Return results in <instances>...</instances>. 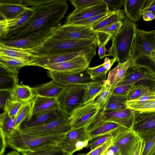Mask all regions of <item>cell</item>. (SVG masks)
Returning <instances> with one entry per match:
<instances>
[{
	"instance_id": "12",
	"label": "cell",
	"mask_w": 155,
	"mask_h": 155,
	"mask_svg": "<svg viewBox=\"0 0 155 155\" xmlns=\"http://www.w3.org/2000/svg\"><path fill=\"white\" fill-rule=\"evenodd\" d=\"M52 37L62 39H93L96 38L95 32L91 27L66 23L55 28Z\"/></svg>"
},
{
	"instance_id": "62",
	"label": "cell",
	"mask_w": 155,
	"mask_h": 155,
	"mask_svg": "<svg viewBox=\"0 0 155 155\" xmlns=\"http://www.w3.org/2000/svg\"><path fill=\"white\" fill-rule=\"evenodd\" d=\"M152 155H155V150Z\"/></svg>"
},
{
	"instance_id": "23",
	"label": "cell",
	"mask_w": 155,
	"mask_h": 155,
	"mask_svg": "<svg viewBox=\"0 0 155 155\" xmlns=\"http://www.w3.org/2000/svg\"><path fill=\"white\" fill-rule=\"evenodd\" d=\"M27 8L21 0H1L0 1V15L5 20L15 18Z\"/></svg>"
},
{
	"instance_id": "11",
	"label": "cell",
	"mask_w": 155,
	"mask_h": 155,
	"mask_svg": "<svg viewBox=\"0 0 155 155\" xmlns=\"http://www.w3.org/2000/svg\"><path fill=\"white\" fill-rule=\"evenodd\" d=\"M54 28L35 32L19 39L1 40L0 42L7 46L27 50H31L40 46L46 40L53 35L52 31Z\"/></svg>"
},
{
	"instance_id": "7",
	"label": "cell",
	"mask_w": 155,
	"mask_h": 155,
	"mask_svg": "<svg viewBox=\"0 0 155 155\" xmlns=\"http://www.w3.org/2000/svg\"><path fill=\"white\" fill-rule=\"evenodd\" d=\"M86 85L66 86L57 98L60 107L66 114L70 115L76 109L82 106Z\"/></svg>"
},
{
	"instance_id": "39",
	"label": "cell",
	"mask_w": 155,
	"mask_h": 155,
	"mask_svg": "<svg viewBox=\"0 0 155 155\" xmlns=\"http://www.w3.org/2000/svg\"><path fill=\"white\" fill-rule=\"evenodd\" d=\"M33 100L24 103L19 110L15 117L16 129H20L22 123L30 114L33 105Z\"/></svg>"
},
{
	"instance_id": "21",
	"label": "cell",
	"mask_w": 155,
	"mask_h": 155,
	"mask_svg": "<svg viewBox=\"0 0 155 155\" xmlns=\"http://www.w3.org/2000/svg\"><path fill=\"white\" fill-rule=\"evenodd\" d=\"M33 101L31 112L26 120L51 110L61 108L56 98L36 95Z\"/></svg>"
},
{
	"instance_id": "50",
	"label": "cell",
	"mask_w": 155,
	"mask_h": 155,
	"mask_svg": "<svg viewBox=\"0 0 155 155\" xmlns=\"http://www.w3.org/2000/svg\"><path fill=\"white\" fill-rule=\"evenodd\" d=\"M106 4L109 11L115 12L120 10L124 0H103Z\"/></svg>"
},
{
	"instance_id": "38",
	"label": "cell",
	"mask_w": 155,
	"mask_h": 155,
	"mask_svg": "<svg viewBox=\"0 0 155 155\" xmlns=\"http://www.w3.org/2000/svg\"><path fill=\"white\" fill-rule=\"evenodd\" d=\"M113 91L110 87L104 82V85L94 100L95 103L97 104L100 107L101 110H104L111 96Z\"/></svg>"
},
{
	"instance_id": "18",
	"label": "cell",
	"mask_w": 155,
	"mask_h": 155,
	"mask_svg": "<svg viewBox=\"0 0 155 155\" xmlns=\"http://www.w3.org/2000/svg\"><path fill=\"white\" fill-rule=\"evenodd\" d=\"M131 129L137 136L155 131V111H136Z\"/></svg>"
},
{
	"instance_id": "34",
	"label": "cell",
	"mask_w": 155,
	"mask_h": 155,
	"mask_svg": "<svg viewBox=\"0 0 155 155\" xmlns=\"http://www.w3.org/2000/svg\"><path fill=\"white\" fill-rule=\"evenodd\" d=\"M126 107L139 112L155 111V100L145 101H127Z\"/></svg>"
},
{
	"instance_id": "22",
	"label": "cell",
	"mask_w": 155,
	"mask_h": 155,
	"mask_svg": "<svg viewBox=\"0 0 155 155\" xmlns=\"http://www.w3.org/2000/svg\"><path fill=\"white\" fill-rule=\"evenodd\" d=\"M66 114L61 108L52 110L23 122L20 126V129L42 125L56 120Z\"/></svg>"
},
{
	"instance_id": "42",
	"label": "cell",
	"mask_w": 155,
	"mask_h": 155,
	"mask_svg": "<svg viewBox=\"0 0 155 155\" xmlns=\"http://www.w3.org/2000/svg\"><path fill=\"white\" fill-rule=\"evenodd\" d=\"M95 35L97 41L98 47V54L101 59L106 56H108V50L105 48V45L111 40V37L105 33L99 32H95Z\"/></svg>"
},
{
	"instance_id": "9",
	"label": "cell",
	"mask_w": 155,
	"mask_h": 155,
	"mask_svg": "<svg viewBox=\"0 0 155 155\" xmlns=\"http://www.w3.org/2000/svg\"><path fill=\"white\" fill-rule=\"evenodd\" d=\"M101 109L93 99L89 102L76 109L70 115L71 129L89 126L96 120Z\"/></svg>"
},
{
	"instance_id": "44",
	"label": "cell",
	"mask_w": 155,
	"mask_h": 155,
	"mask_svg": "<svg viewBox=\"0 0 155 155\" xmlns=\"http://www.w3.org/2000/svg\"><path fill=\"white\" fill-rule=\"evenodd\" d=\"M150 90L149 87L143 84H134L127 95V101L135 100Z\"/></svg>"
},
{
	"instance_id": "41",
	"label": "cell",
	"mask_w": 155,
	"mask_h": 155,
	"mask_svg": "<svg viewBox=\"0 0 155 155\" xmlns=\"http://www.w3.org/2000/svg\"><path fill=\"white\" fill-rule=\"evenodd\" d=\"M127 95L111 96L104 110L102 111H113L120 110L127 108L125 103Z\"/></svg>"
},
{
	"instance_id": "46",
	"label": "cell",
	"mask_w": 155,
	"mask_h": 155,
	"mask_svg": "<svg viewBox=\"0 0 155 155\" xmlns=\"http://www.w3.org/2000/svg\"><path fill=\"white\" fill-rule=\"evenodd\" d=\"M23 104L8 99L3 107L4 111L7 112L11 117H16L19 110Z\"/></svg>"
},
{
	"instance_id": "47",
	"label": "cell",
	"mask_w": 155,
	"mask_h": 155,
	"mask_svg": "<svg viewBox=\"0 0 155 155\" xmlns=\"http://www.w3.org/2000/svg\"><path fill=\"white\" fill-rule=\"evenodd\" d=\"M114 136V134H109L97 137L90 141L87 147L89 148L91 150H92L112 138Z\"/></svg>"
},
{
	"instance_id": "8",
	"label": "cell",
	"mask_w": 155,
	"mask_h": 155,
	"mask_svg": "<svg viewBox=\"0 0 155 155\" xmlns=\"http://www.w3.org/2000/svg\"><path fill=\"white\" fill-rule=\"evenodd\" d=\"M97 46L95 44L93 45L84 50L71 53L38 55V57L31 59L27 63V66H38L42 67L49 64L68 61L80 56L93 58L96 55Z\"/></svg>"
},
{
	"instance_id": "30",
	"label": "cell",
	"mask_w": 155,
	"mask_h": 155,
	"mask_svg": "<svg viewBox=\"0 0 155 155\" xmlns=\"http://www.w3.org/2000/svg\"><path fill=\"white\" fill-rule=\"evenodd\" d=\"M22 155H67L57 143H51L21 153Z\"/></svg>"
},
{
	"instance_id": "2",
	"label": "cell",
	"mask_w": 155,
	"mask_h": 155,
	"mask_svg": "<svg viewBox=\"0 0 155 155\" xmlns=\"http://www.w3.org/2000/svg\"><path fill=\"white\" fill-rule=\"evenodd\" d=\"M122 21L121 28L111 36L112 44L107 52L108 56L116 58L118 63L124 62L130 59L132 46L138 29L137 24L126 15Z\"/></svg>"
},
{
	"instance_id": "53",
	"label": "cell",
	"mask_w": 155,
	"mask_h": 155,
	"mask_svg": "<svg viewBox=\"0 0 155 155\" xmlns=\"http://www.w3.org/2000/svg\"><path fill=\"white\" fill-rule=\"evenodd\" d=\"M0 155H3L8 146L6 136L1 129H0Z\"/></svg>"
},
{
	"instance_id": "31",
	"label": "cell",
	"mask_w": 155,
	"mask_h": 155,
	"mask_svg": "<svg viewBox=\"0 0 155 155\" xmlns=\"http://www.w3.org/2000/svg\"><path fill=\"white\" fill-rule=\"evenodd\" d=\"M34 14V10L28 7L25 11L15 18L6 20L9 32L19 28L27 24L32 17Z\"/></svg>"
},
{
	"instance_id": "5",
	"label": "cell",
	"mask_w": 155,
	"mask_h": 155,
	"mask_svg": "<svg viewBox=\"0 0 155 155\" xmlns=\"http://www.w3.org/2000/svg\"><path fill=\"white\" fill-rule=\"evenodd\" d=\"M20 130H15L6 137V140L8 147L20 153L48 144L57 143L65 134H27L21 133Z\"/></svg>"
},
{
	"instance_id": "56",
	"label": "cell",
	"mask_w": 155,
	"mask_h": 155,
	"mask_svg": "<svg viewBox=\"0 0 155 155\" xmlns=\"http://www.w3.org/2000/svg\"><path fill=\"white\" fill-rule=\"evenodd\" d=\"M102 155H120L118 148L112 144Z\"/></svg>"
},
{
	"instance_id": "58",
	"label": "cell",
	"mask_w": 155,
	"mask_h": 155,
	"mask_svg": "<svg viewBox=\"0 0 155 155\" xmlns=\"http://www.w3.org/2000/svg\"><path fill=\"white\" fill-rule=\"evenodd\" d=\"M142 18L146 21H150L155 18V15L151 11L148 10L145 11L142 15Z\"/></svg>"
},
{
	"instance_id": "49",
	"label": "cell",
	"mask_w": 155,
	"mask_h": 155,
	"mask_svg": "<svg viewBox=\"0 0 155 155\" xmlns=\"http://www.w3.org/2000/svg\"><path fill=\"white\" fill-rule=\"evenodd\" d=\"M113 137L107 140L101 145L91 150L86 155H102L112 144Z\"/></svg>"
},
{
	"instance_id": "4",
	"label": "cell",
	"mask_w": 155,
	"mask_h": 155,
	"mask_svg": "<svg viewBox=\"0 0 155 155\" xmlns=\"http://www.w3.org/2000/svg\"><path fill=\"white\" fill-rule=\"evenodd\" d=\"M130 59L132 62L146 61L155 69V30L147 31L137 29Z\"/></svg>"
},
{
	"instance_id": "59",
	"label": "cell",
	"mask_w": 155,
	"mask_h": 155,
	"mask_svg": "<svg viewBox=\"0 0 155 155\" xmlns=\"http://www.w3.org/2000/svg\"><path fill=\"white\" fill-rule=\"evenodd\" d=\"M5 155H21L16 150L12 151Z\"/></svg>"
},
{
	"instance_id": "36",
	"label": "cell",
	"mask_w": 155,
	"mask_h": 155,
	"mask_svg": "<svg viewBox=\"0 0 155 155\" xmlns=\"http://www.w3.org/2000/svg\"><path fill=\"white\" fill-rule=\"evenodd\" d=\"M28 62L23 59L0 55V64L18 72L21 68L27 66Z\"/></svg>"
},
{
	"instance_id": "6",
	"label": "cell",
	"mask_w": 155,
	"mask_h": 155,
	"mask_svg": "<svg viewBox=\"0 0 155 155\" xmlns=\"http://www.w3.org/2000/svg\"><path fill=\"white\" fill-rule=\"evenodd\" d=\"M85 126L71 130L57 143L65 153L72 155L75 152L87 147L91 140L88 130Z\"/></svg>"
},
{
	"instance_id": "54",
	"label": "cell",
	"mask_w": 155,
	"mask_h": 155,
	"mask_svg": "<svg viewBox=\"0 0 155 155\" xmlns=\"http://www.w3.org/2000/svg\"><path fill=\"white\" fill-rule=\"evenodd\" d=\"M8 28L6 20L3 19L0 21V37L4 39L9 33Z\"/></svg>"
},
{
	"instance_id": "63",
	"label": "cell",
	"mask_w": 155,
	"mask_h": 155,
	"mask_svg": "<svg viewBox=\"0 0 155 155\" xmlns=\"http://www.w3.org/2000/svg\"><path fill=\"white\" fill-rule=\"evenodd\" d=\"M155 5V0H154V2L152 5Z\"/></svg>"
},
{
	"instance_id": "13",
	"label": "cell",
	"mask_w": 155,
	"mask_h": 155,
	"mask_svg": "<svg viewBox=\"0 0 155 155\" xmlns=\"http://www.w3.org/2000/svg\"><path fill=\"white\" fill-rule=\"evenodd\" d=\"M48 76L57 84L66 87L75 84L87 85L96 80H93L87 69L78 72L48 71Z\"/></svg>"
},
{
	"instance_id": "16",
	"label": "cell",
	"mask_w": 155,
	"mask_h": 155,
	"mask_svg": "<svg viewBox=\"0 0 155 155\" xmlns=\"http://www.w3.org/2000/svg\"><path fill=\"white\" fill-rule=\"evenodd\" d=\"M150 66L142 63L132 62L125 77L117 87L134 84L137 82L143 80L155 82V80L152 76L149 69Z\"/></svg>"
},
{
	"instance_id": "64",
	"label": "cell",
	"mask_w": 155,
	"mask_h": 155,
	"mask_svg": "<svg viewBox=\"0 0 155 155\" xmlns=\"http://www.w3.org/2000/svg\"></svg>"
},
{
	"instance_id": "27",
	"label": "cell",
	"mask_w": 155,
	"mask_h": 155,
	"mask_svg": "<svg viewBox=\"0 0 155 155\" xmlns=\"http://www.w3.org/2000/svg\"><path fill=\"white\" fill-rule=\"evenodd\" d=\"M117 61V59L115 58L110 59L106 57L103 64L95 67H89L87 69V71L93 80L104 82L107 79V73L114 64Z\"/></svg>"
},
{
	"instance_id": "28",
	"label": "cell",
	"mask_w": 155,
	"mask_h": 155,
	"mask_svg": "<svg viewBox=\"0 0 155 155\" xmlns=\"http://www.w3.org/2000/svg\"><path fill=\"white\" fill-rule=\"evenodd\" d=\"M10 93V99L24 103L32 100L35 96L32 88L27 85L17 84L11 90H8Z\"/></svg>"
},
{
	"instance_id": "35",
	"label": "cell",
	"mask_w": 155,
	"mask_h": 155,
	"mask_svg": "<svg viewBox=\"0 0 155 155\" xmlns=\"http://www.w3.org/2000/svg\"><path fill=\"white\" fill-rule=\"evenodd\" d=\"M124 9L115 12L113 14L91 27L95 32L109 26L118 21H122L125 17Z\"/></svg>"
},
{
	"instance_id": "37",
	"label": "cell",
	"mask_w": 155,
	"mask_h": 155,
	"mask_svg": "<svg viewBox=\"0 0 155 155\" xmlns=\"http://www.w3.org/2000/svg\"><path fill=\"white\" fill-rule=\"evenodd\" d=\"M0 129L3 131L6 137L15 129V117H11L4 111L0 116Z\"/></svg>"
},
{
	"instance_id": "43",
	"label": "cell",
	"mask_w": 155,
	"mask_h": 155,
	"mask_svg": "<svg viewBox=\"0 0 155 155\" xmlns=\"http://www.w3.org/2000/svg\"><path fill=\"white\" fill-rule=\"evenodd\" d=\"M17 76L0 74V91L13 89L18 84Z\"/></svg>"
},
{
	"instance_id": "19",
	"label": "cell",
	"mask_w": 155,
	"mask_h": 155,
	"mask_svg": "<svg viewBox=\"0 0 155 155\" xmlns=\"http://www.w3.org/2000/svg\"><path fill=\"white\" fill-rule=\"evenodd\" d=\"M154 0H125L123 5L126 16L131 21L139 22L143 14L148 10Z\"/></svg>"
},
{
	"instance_id": "32",
	"label": "cell",
	"mask_w": 155,
	"mask_h": 155,
	"mask_svg": "<svg viewBox=\"0 0 155 155\" xmlns=\"http://www.w3.org/2000/svg\"><path fill=\"white\" fill-rule=\"evenodd\" d=\"M137 136L143 141L140 155H152L155 150V131Z\"/></svg>"
},
{
	"instance_id": "1",
	"label": "cell",
	"mask_w": 155,
	"mask_h": 155,
	"mask_svg": "<svg viewBox=\"0 0 155 155\" xmlns=\"http://www.w3.org/2000/svg\"><path fill=\"white\" fill-rule=\"evenodd\" d=\"M22 3L34 11L28 22L16 30L10 31L4 39H19L41 30L57 27L64 17L68 5L65 0H22Z\"/></svg>"
},
{
	"instance_id": "26",
	"label": "cell",
	"mask_w": 155,
	"mask_h": 155,
	"mask_svg": "<svg viewBox=\"0 0 155 155\" xmlns=\"http://www.w3.org/2000/svg\"><path fill=\"white\" fill-rule=\"evenodd\" d=\"M65 87L57 84L52 80L47 83L32 88L36 95L57 98Z\"/></svg>"
},
{
	"instance_id": "17",
	"label": "cell",
	"mask_w": 155,
	"mask_h": 155,
	"mask_svg": "<svg viewBox=\"0 0 155 155\" xmlns=\"http://www.w3.org/2000/svg\"><path fill=\"white\" fill-rule=\"evenodd\" d=\"M139 138L131 129H125L115 135L113 144L118 149L120 155H131Z\"/></svg>"
},
{
	"instance_id": "10",
	"label": "cell",
	"mask_w": 155,
	"mask_h": 155,
	"mask_svg": "<svg viewBox=\"0 0 155 155\" xmlns=\"http://www.w3.org/2000/svg\"><path fill=\"white\" fill-rule=\"evenodd\" d=\"M70 115L65 114L56 120L42 125L20 129L24 134L47 136L52 134H65L71 129Z\"/></svg>"
},
{
	"instance_id": "51",
	"label": "cell",
	"mask_w": 155,
	"mask_h": 155,
	"mask_svg": "<svg viewBox=\"0 0 155 155\" xmlns=\"http://www.w3.org/2000/svg\"><path fill=\"white\" fill-rule=\"evenodd\" d=\"M134 85H122L116 87L113 91L111 96L127 95Z\"/></svg>"
},
{
	"instance_id": "60",
	"label": "cell",
	"mask_w": 155,
	"mask_h": 155,
	"mask_svg": "<svg viewBox=\"0 0 155 155\" xmlns=\"http://www.w3.org/2000/svg\"><path fill=\"white\" fill-rule=\"evenodd\" d=\"M148 10L151 11L155 15V5H152Z\"/></svg>"
},
{
	"instance_id": "33",
	"label": "cell",
	"mask_w": 155,
	"mask_h": 155,
	"mask_svg": "<svg viewBox=\"0 0 155 155\" xmlns=\"http://www.w3.org/2000/svg\"><path fill=\"white\" fill-rule=\"evenodd\" d=\"M104 85V81L96 80L86 86L85 89L83 104L89 102L95 99Z\"/></svg>"
},
{
	"instance_id": "29",
	"label": "cell",
	"mask_w": 155,
	"mask_h": 155,
	"mask_svg": "<svg viewBox=\"0 0 155 155\" xmlns=\"http://www.w3.org/2000/svg\"><path fill=\"white\" fill-rule=\"evenodd\" d=\"M0 55L22 59L28 62L31 59L38 57V55L33 54L26 50L7 46L1 42Z\"/></svg>"
},
{
	"instance_id": "45",
	"label": "cell",
	"mask_w": 155,
	"mask_h": 155,
	"mask_svg": "<svg viewBox=\"0 0 155 155\" xmlns=\"http://www.w3.org/2000/svg\"><path fill=\"white\" fill-rule=\"evenodd\" d=\"M70 2L75 8L74 12L102 4L103 0H71Z\"/></svg>"
},
{
	"instance_id": "3",
	"label": "cell",
	"mask_w": 155,
	"mask_h": 155,
	"mask_svg": "<svg viewBox=\"0 0 155 155\" xmlns=\"http://www.w3.org/2000/svg\"><path fill=\"white\" fill-rule=\"evenodd\" d=\"M52 36L40 46L28 50V51L39 55L69 53L84 50L97 43V38L74 39L58 38H53Z\"/></svg>"
},
{
	"instance_id": "25",
	"label": "cell",
	"mask_w": 155,
	"mask_h": 155,
	"mask_svg": "<svg viewBox=\"0 0 155 155\" xmlns=\"http://www.w3.org/2000/svg\"><path fill=\"white\" fill-rule=\"evenodd\" d=\"M132 63L130 59L124 62L118 63L116 66L109 72L104 82L110 87L112 91L125 78Z\"/></svg>"
},
{
	"instance_id": "61",
	"label": "cell",
	"mask_w": 155,
	"mask_h": 155,
	"mask_svg": "<svg viewBox=\"0 0 155 155\" xmlns=\"http://www.w3.org/2000/svg\"><path fill=\"white\" fill-rule=\"evenodd\" d=\"M86 153H79L78 155H86Z\"/></svg>"
},
{
	"instance_id": "55",
	"label": "cell",
	"mask_w": 155,
	"mask_h": 155,
	"mask_svg": "<svg viewBox=\"0 0 155 155\" xmlns=\"http://www.w3.org/2000/svg\"><path fill=\"white\" fill-rule=\"evenodd\" d=\"M0 92V108L4 106L8 99H10V93L8 90H2Z\"/></svg>"
},
{
	"instance_id": "14",
	"label": "cell",
	"mask_w": 155,
	"mask_h": 155,
	"mask_svg": "<svg viewBox=\"0 0 155 155\" xmlns=\"http://www.w3.org/2000/svg\"><path fill=\"white\" fill-rule=\"evenodd\" d=\"M135 111L127 107L116 110H101L96 119L116 123L127 129H131Z\"/></svg>"
},
{
	"instance_id": "57",
	"label": "cell",
	"mask_w": 155,
	"mask_h": 155,
	"mask_svg": "<svg viewBox=\"0 0 155 155\" xmlns=\"http://www.w3.org/2000/svg\"><path fill=\"white\" fill-rule=\"evenodd\" d=\"M142 144V140L139 138L135 146L131 155H140Z\"/></svg>"
},
{
	"instance_id": "20",
	"label": "cell",
	"mask_w": 155,
	"mask_h": 155,
	"mask_svg": "<svg viewBox=\"0 0 155 155\" xmlns=\"http://www.w3.org/2000/svg\"><path fill=\"white\" fill-rule=\"evenodd\" d=\"M125 129L126 128L116 123L96 119L89 126L88 130L91 140L97 137L105 134H112L114 136Z\"/></svg>"
},
{
	"instance_id": "52",
	"label": "cell",
	"mask_w": 155,
	"mask_h": 155,
	"mask_svg": "<svg viewBox=\"0 0 155 155\" xmlns=\"http://www.w3.org/2000/svg\"><path fill=\"white\" fill-rule=\"evenodd\" d=\"M155 100V89H151L137 99L133 101H145Z\"/></svg>"
},
{
	"instance_id": "40",
	"label": "cell",
	"mask_w": 155,
	"mask_h": 155,
	"mask_svg": "<svg viewBox=\"0 0 155 155\" xmlns=\"http://www.w3.org/2000/svg\"><path fill=\"white\" fill-rule=\"evenodd\" d=\"M115 12L109 11L86 19L76 21L68 24L92 27L98 24L105 18L113 14Z\"/></svg>"
},
{
	"instance_id": "24",
	"label": "cell",
	"mask_w": 155,
	"mask_h": 155,
	"mask_svg": "<svg viewBox=\"0 0 155 155\" xmlns=\"http://www.w3.org/2000/svg\"><path fill=\"white\" fill-rule=\"evenodd\" d=\"M109 11L107 5L104 3L77 12L73 11L69 13L66 18V24L71 23L86 19L93 16Z\"/></svg>"
},
{
	"instance_id": "48",
	"label": "cell",
	"mask_w": 155,
	"mask_h": 155,
	"mask_svg": "<svg viewBox=\"0 0 155 155\" xmlns=\"http://www.w3.org/2000/svg\"><path fill=\"white\" fill-rule=\"evenodd\" d=\"M123 25V21H119L95 32H102L108 35L111 37L119 31Z\"/></svg>"
},
{
	"instance_id": "15",
	"label": "cell",
	"mask_w": 155,
	"mask_h": 155,
	"mask_svg": "<svg viewBox=\"0 0 155 155\" xmlns=\"http://www.w3.org/2000/svg\"><path fill=\"white\" fill-rule=\"evenodd\" d=\"M92 58L80 56L58 63L50 64L42 68L49 71L62 72H78L86 70Z\"/></svg>"
}]
</instances>
